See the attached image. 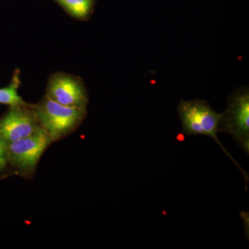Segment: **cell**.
I'll return each instance as SVG.
<instances>
[{"instance_id": "cell-6", "label": "cell", "mask_w": 249, "mask_h": 249, "mask_svg": "<svg viewBox=\"0 0 249 249\" xmlns=\"http://www.w3.org/2000/svg\"><path fill=\"white\" fill-rule=\"evenodd\" d=\"M40 128L32 105L25 102L10 106L0 118V140L9 143L29 137Z\"/></svg>"}, {"instance_id": "cell-3", "label": "cell", "mask_w": 249, "mask_h": 249, "mask_svg": "<svg viewBox=\"0 0 249 249\" xmlns=\"http://www.w3.org/2000/svg\"><path fill=\"white\" fill-rule=\"evenodd\" d=\"M52 142V139L40 127L29 137L6 144L8 162L13 175L32 178L41 157Z\"/></svg>"}, {"instance_id": "cell-9", "label": "cell", "mask_w": 249, "mask_h": 249, "mask_svg": "<svg viewBox=\"0 0 249 249\" xmlns=\"http://www.w3.org/2000/svg\"><path fill=\"white\" fill-rule=\"evenodd\" d=\"M12 175V171L8 162L6 144L0 140V178Z\"/></svg>"}, {"instance_id": "cell-8", "label": "cell", "mask_w": 249, "mask_h": 249, "mask_svg": "<svg viewBox=\"0 0 249 249\" xmlns=\"http://www.w3.org/2000/svg\"><path fill=\"white\" fill-rule=\"evenodd\" d=\"M20 85V72L16 70L9 85L5 88H0V104L6 105L10 107L25 103L18 93Z\"/></svg>"}, {"instance_id": "cell-1", "label": "cell", "mask_w": 249, "mask_h": 249, "mask_svg": "<svg viewBox=\"0 0 249 249\" xmlns=\"http://www.w3.org/2000/svg\"><path fill=\"white\" fill-rule=\"evenodd\" d=\"M37 123L53 142L74 132L86 118L87 108L68 107L43 96L32 105Z\"/></svg>"}, {"instance_id": "cell-2", "label": "cell", "mask_w": 249, "mask_h": 249, "mask_svg": "<svg viewBox=\"0 0 249 249\" xmlns=\"http://www.w3.org/2000/svg\"><path fill=\"white\" fill-rule=\"evenodd\" d=\"M178 111L182 123L183 133L187 136L204 134L214 139L219 144L223 151L225 152L226 155L238 167L243 174L246 181L248 182V175L237 164L236 160L228 152L225 147L223 146L217 138L222 114L216 112L210 106L209 103L203 100H181L178 105Z\"/></svg>"}, {"instance_id": "cell-4", "label": "cell", "mask_w": 249, "mask_h": 249, "mask_svg": "<svg viewBox=\"0 0 249 249\" xmlns=\"http://www.w3.org/2000/svg\"><path fill=\"white\" fill-rule=\"evenodd\" d=\"M221 116L219 132H228L249 155V93L248 89L237 90L229 98L228 107Z\"/></svg>"}, {"instance_id": "cell-7", "label": "cell", "mask_w": 249, "mask_h": 249, "mask_svg": "<svg viewBox=\"0 0 249 249\" xmlns=\"http://www.w3.org/2000/svg\"><path fill=\"white\" fill-rule=\"evenodd\" d=\"M67 14L78 20L85 21L91 18L96 0H54Z\"/></svg>"}, {"instance_id": "cell-5", "label": "cell", "mask_w": 249, "mask_h": 249, "mask_svg": "<svg viewBox=\"0 0 249 249\" xmlns=\"http://www.w3.org/2000/svg\"><path fill=\"white\" fill-rule=\"evenodd\" d=\"M46 96L62 106L87 108L89 96L84 82L79 77L56 72L49 78Z\"/></svg>"}]
</instances>
